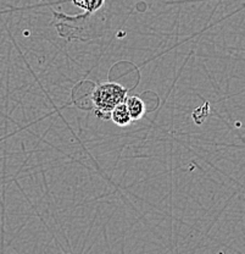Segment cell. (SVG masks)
I'll return each instance as SVG.
<instances>
[{"label":"cell","instance_id":"6da1fadb","mask_svg":"<svg viewBox=\"0 0 245 254\" xmlns=\"http://www.w3.org/2000/svg\"><path fill=\"white\" fill-rule=\"evenodd\" d=\"M127 93V88L116 82H104L96 86L92 92V103L96 115L100 119H110L111 110L121 103H125Z\"/></svg>","mask_w":245,"mask_h":254},{"label":"cell","instance_id":"7a4b0ae2","mask_svg":"<svg viewBox=\"0 0 245 254\" xmlns=\"http://www.w3.org/2000/svg\"><path fill=\"white\" fill-rule=\"evenodd\" d=\"M71 1H72L73 5L84 10L83 14L78 16H67L52 10V15L55 16V18H57L59 21H80L82 18H87L93 15L94 12L98 11L99 9H101L105 0H71Z\"/></svg>","mask_w":245,"mask_h":254},{"label":"cell","instance_id":"3957f363","mask_svg":"<svg viewBox=\"0 0 245 254\" xmlns=\"http://www.w3.org/2000/svg\"><path fill=\"white\" fill-rule=\"evenodd\" d=\"M125 105L127 107L132 121H138L143 119L147 108L142 98L137 97V95H131V97L127 95V98L125 99Z\"/></svg>","mask_w":245,"mask_h":254},{"label":"cell","instance_id":"277c9868","mask_svg":"<svg viewBox=\"0 0 245 254\" xmlns=\"http://www.w3.org/2000/svg\"><path fill=\"white\" fill-rule=\"evenodd\" d=\"M110 119L112 120V123L115 125L120 127H126L128 126L132 123V119L130 116V113H128L127 107L125 105V103H121L117 107H115L114 109L110 113Z\"/></svg>","mask_w":245,"mask_h":254}]
</instances>
